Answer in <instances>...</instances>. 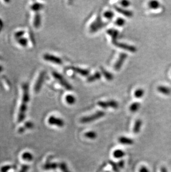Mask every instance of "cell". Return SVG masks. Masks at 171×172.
Returning a JSON list of instances; mask_svg holds the SVG:
<instances>
[{"instance_id": "21", "label": "cell", "mask_w": 171, "mask_h": 172, "mask_svg": "<svg viewBox=\"0 0 171 172\" xmlns=\"http://www.w3.org/2000/svg\"><path fill=\"white\" fill-rule=\"evenodd\" d=\"M43 7H44L43 4L39 2H35L31 6V10L36 12H36H39V11L42 10Z\"/></svg>"}, {"instance_id": "29", "label": "cell", "mask_w": 171, "mask_h": 172, "mask_svg": "<svg viewBox=\"0 0 171 172\" xmlns=\"http://www.w3.org/2000/svg\"><path fill=\"white\" fill-rule=\"evenodd\" d=\"M17 41L18 43L21 46H22V47H26L27 46L28 40L26 38H21L20 39H17Z\"/></svg>"}, {"instance_id": "25", "label": "cell", "mask_w": 171, "mask_h": 172, "mask_svg": "<svg viewBox=\"0 0 171 172\" xmlns=\"http://www.w3.org/2000/svg\"><path fill=\"white\" fill-rule=\"evenodd\" d=\"M66 101L67 103L68 104L72 105V104H74L75 103L76 98L73 95H68L66 96Z\"/></svg>"}, {"instance_id": "44", "label": "cell", "mask_w": 171, "mask_h": 172, "mask_svg": "<svg viewBox=\"0 0 171 172\" xmlns=\"http://www.w3.org/2000/svg\"><path fill=\"white\" fill-rule=\"evenodd\" d=\"M3 70H4L3 67L1 66V65H0V72H2L3 71Z\"/></svg>"}, {"instance_id": "31", "label": "cell", "mask_w": 171, "mask_h": 172, "mask_svg": "<svg viewBox=\"0 0 171 172\" xmlns=\"http://www.w3.org/2000/svg\"><path fill=\"white\" fill-rule=\"evenodd\" d=\"M103 16L106 18L108 19V20H111L115 16V14H114V12L112 11H107L104 13Z\"/></svg>"}, {"instance_id": "16", "label": "cell", "mask_w": 171, "mask_h": 172, "mask_svg": "<svg viewBox=\"0 0 171 172\" xmlns=\"http://www.w3.org/2000/svg\"><path fill=\"white\" fill-rule=\"evenodd\" d=\"M100 69H101V71L103 74V75L105 76V78L108 81H112L113 79V78H114L113 75H112L110 72H108L107 70H106L105 68H103V67H101Z\"/></svg>"}, {"instance_id": "43", "label": "cell", "mask_w": 171, "mask_h": 172, "mask_svg": "<svg viewBox=\"0 0 171 172\" xmlns=\"http://www.w3.org/2000/svg\"><path fill=\"white\" fill-rule=\"evenodd\" d=\"M160 171H161V172H167V169H166L165 167H162V168H161Z\"/></svg>"}, {"instance_id": "27", "label": "cell", "mask_w": 171, "mask_h": 172, "mask_svg": "<svg viewBox=\"0 0 171 172\" xmlns=\"http://www.w3.org/2000/svg\"><path fill=\"white\" fill-rule=\"evenodd\" d=\"M140 106H141V104L138 102L133 103V104H131V105L130 106L129 110H130V111H132L133 113L136 112L139 109Z\"/></svg>"}, {"instance_id": "33", "label": "cell", "mask_w": 171, "mask_h": 172, "mask_svg": "<svg viewBox=\"0 0 171 172\" xmlns=\"http://www.w3.org/2000/svg\"><path fill=\"white\" fill-rule=\"evenodd\" d=\"M13 167L10 165H6L0 168V172H8L12 169Z\"/></svg>"}, {"instance_id": "30", "label": "cell", "mask_w": 171, "mask_h": 172, "mask_svg": "<svg viewBox=\"0 0 171 172\" xmlns=\"http://www.w3.org/2000/svg\"><path fill=\"white\" fill-rule=\"evenodd\" d=\"M144 94V91L142 89H138L134 92V96L137 98H142Z\"/></svg>"}, {"instance_id": "22", "label": "cell", "mask_w": 171, "mask_h": 172, "mask_svg": "<svg viewBox=\"0 0 171 172\" xmlns=\"http://www.w3.org/2000/svg\"><path fill=\"white\" fill-rule=\"evenodd\" d=\"M22 158L25 161H31L33 159V156L30 152H25L22 154Z\"/></svg>"}, {"instance_id": "19", "label": "cell", "mask_w": 171, "mask_h": 172, "mask_svg": "<svg viewBox=\"0 0 171 172\" xmlns=\"http://www.w3.org/2000/svg\"><path fill=\"white\" fill-rule=\"evenodd\" d=\"M41 15H39V12H36L34 17V20H33L34 27L36 28H39L41 25Z\"/></svg>"}, {"instance_id": "14", "label": "cell", "mask_w": 171, "mask_h": 172, "mask_svg": "<svg viewBox=\"0 0 171 172\" xmlns=\"http://www.w3.org/2000/svg\"><path fill=\"white\" fill-rule=\"evenodd\" d=\"M58 167V164H57L56 163L48 162V163H45L43 166V169L45 171L55 170Z\"/></svg>"}, {"instance_id": "4", "label": "cell", "mask_w": 171, "mask_h": 172, "mask_svg": "<svg viewBox=\"0 0 171 172\" xmlns=\"http://www.w3.org/2000/svg\"><path fill=\"white\" fill-rule=\"evenodd\" d=\"M52 75L53 78L57 80V81L66 90L69 91H71L73 90L72 86L66 80L61 74L56 71H53L52 72Z\"/></svg>"}, {"instance_id": "23", "label": "cell", "mask_w": 171, "mask_h": 172, "mask_svg": "<svg viewBox=\"0 0 171 172\" xmlns=\"http://www.w3.org/2000/svg\"><path fill=\"white\" fill-rule=\"evenodd\" d=\"M148 5L149 6L150 8L156 10V9H157L160 7V4L157 1H149Z\"/></svg>"}, {"instance_id": "15", "label": "cell", "mask_w": 171, "mask_h": 172, "mask_svg": "<svg viewBox=\"0 0 171 172\" xmlns=\"http://www.w3.org/2000/svg\"><path fill=\"white\" fill-rule=\"evenodd\" d=\"M101 76H102V74L101 72H95L93 75L88 76L87 79V81L88 83H92L100 79L101 78Z\"/></svg>"}, {"instance_id": "37", "label": "cell", "mask_w": 171, "mask_h": 172, "mask_svg": "<svg viewBox=\"0 0 171 172\" xmlns=\"http://www.w3.org/2000/svg\"><path fill=\"white\" fill-rule=\"evenodd\" d=\"M30 169V166L26 165V164H23L22 165V167L20 169V171L19 172H27Z\"/></svg>"}, {"instance_id": "12", "label": "cell", "mask_w": 171, "mask_h": 172, "mask_svg": "<svg viewBox=\"0 0 171 172\" xmlns=\"http://www.w3.org/2000/svg\"><path fill=\"white\" fill-rule=\"evenodd\" d=\"M107 33H108L111 38L112 42L117 41V38L119 35V32L115 28H110L107 30Z\"/></svg>"}, {"instance_id": "39", "label": "cell", "mask_w": 171, "mask_h": 172, "mask_svg": "<svg viewBox=\"0 0 171 172\" xmlns=\"http://www.w3.org/2000/svg\"><path fill=\"white\" fill-rule=\"evenodd\" d=\"M139 172H149V169L145 166H142L140 168Z\"/></svg>"}, {"instance_id": "13", "label": "cell", "mask_w": 171, "mask_h": 172, "mask_svg": "<svg viewBox=\"0 0 171 172\" xmlns=\"http://www.w3.org/2000/svg\"><path fill=\"white\" fill-rule=\"evenodd\" d=\"M114 8H115V9L116 11H117L118 12L120 13L121 14L125 16L131 17L133 15L132 11L122 8L121 7H118L117 6H115Z\"/></svg>"}, {"instance_id": "45", "label": "cell", "mask_w": 171, "mask_h": 172, "mask_svg": "<svg viewBox=\"0 0 171 172\" xmlns=\"http://www.w3.org/2000/svg\"><path fill=\"white\" fill-rule=\"evenodd\" d=\"M2 28H0V33H1V31H2Z\"/></svg>"}, {"instance_id": "5", "label": "cell", "mask_w": 171, "mask_h": 172, "mask_svg": "<svg viewBox=\"0 0 171 172\" xmlns=\"http://www.w3.org/2000/svg\"><path fill=\"white\" fill-rule=\"evenodd\" d=\"M97 104L98 105L103 109H107L108 108H111L113 109H117L118 107V102L113 100H109L106 101H100L97 103Z\"/></svg>"}, {"instance_id": "38", "label": "cell", "mask_w": 171, "mask_h": 172, "mask_svg": "<svg viewBox=\"0 0 171 172\" xmlns=\"http://www.w3.org/2000/svg\"><path fill=\"white\" fill-rule=\"evenodd\" d=\"M120 4L125 7H127L130 5V2L128 1H122L120 2Z\"/></svg>"}, {"instance_id": "28", "label": "cell", "mask_w": 171, "mask_h": 172, "mask_svg": "<svg viewBox=\"0 0 171 172\" xmlns=\"http://www.w3.org/2000/svg\"><path fill=\"white\" fill-rule=\"evenodd\" d=\"M58 167L60 168L62 172H71L65 162H61L60 164H58Z\"/></svg>"}, {"instance_id": "20", "label": "cell", "mask_w": 171, "mask_h": 172, "mask_svg": "<svg viewBox=\"0 0 171 172\" xmlns=\"http://www.w3.org/2000/svg\"><path fill=\"white\" fill-rule=\"evenodd\" d=\"M142 122L141 120L140 119H138L136 121V122L134 123V125L133 127V133L135 134H137L140 132L141 129L142 127Z\"/></svg>"}, {"instance_id": "2", "label": "cell", "mask_w": 171, "mask_h": 172, "mask_svg": "<svg viewBox=\"0 0 171 172\" xmlns=\"http://www.w3.org/2000/svg\"><path fill=\"white\" fill-rule=\"evenodd\" d=\"M107 24V23L106 22L103 21L101 16V14L99 13L96 17V18L95 19V20L90 25L89 31L91 33H96L99 30H101L106 26Z\"/></svg>"}, {"instance_id": "42", "label": "cell", "mask_w": 171, "mask_h": 172, "mask_svg": "<svg viewBox=\"0 0 171 172\" xmlns=\"http://www.w3.org/2000/svg\"><path fill=\"white\" fill-rule=\"evenodd\" d=\"M3 27H4V22L0 18V28H3Z\"/></svg>"}, {"instance_id": "34", "label": "cell", "mask_w": 171, "mask_h": 172, "mask_svg": "<svg viewBox=\"0 0 171 172\" xmlns=\"http://www.w3.org/2000/svg\"><path fill=\"white\" fill-rule=\"evenodd\" d=\"M25 31H23V30L18 31L15 33V37L17 39H20V38H22V36L25 35Z\"/></svg>"}, {"instance_id": "46", "label": "cell", "mask_w": 171, "mask_h": 172, "mask_svg": "<svg viewBox=\"0 0 171 172\" xmlns=\"http://www.w3.org/2000/svg\"></svg>"}, {"instance_id": "7", "label": "cell", "mask_w": 171, "mask_h": 172, "mask_svg": "<svg viewBox=\"0 0 171 172\" xmlns=\"http://www.w3.org/2000/svg\"><path fill=\"white\" fill-rule=\"evenodd\" d=\"M45 75H46V72L44 71L41 72V73L39 74V77L37 78V80L35 85H34V90L36 93L39 92L41 89L42 84L44 82Z\"/></svg>"}, {"instance_id": "24", "label": "cell", "mask_w": 171, "mask_h": 172, "mask_svg": "<svg viewBox=\"0 0 171 172\" xmlns=\"http://www.w3.org/2000/svg\"><path fill=\"white\" fill-rule=\"evenodd\" d=\"M113 156L116 158L117 159H120V158H123L125 155V153L121 149H117V150H115L113 153Z\"/></svg>"}, {"instance_id": "10", "label": "cell", "mask_w": 171, "mask_h": 172, "mask_svg": "<svg viewBox=\"0 0 171 172\" xmlns=\"http://www.w3.org/2000/svg\"><path fill=\"white\" fill-rule=\"evenodd\" d=\"M127 56L128 55L126 53H121L120 54V55L119 56V57H118V59L117 60L115 65H114V68L116 71H118L121 69L124 62L127 59Z\"/></svg>"}, {"instance_id": "1", "label": "cell", "mask_w": 171, "mask_h": 172, "mask_svg": "<svg viewBox=\"0 0 171 172\" xmlns=\"http://www.w3.org/2000/svg\"><path fill=\"white\" fill-rule=\"evenodd\" d=\"M22 97L21 104L18 111L17 121L18 122H21L24 120L26 117V114L27 109V104L30 101V92L29 86L28 84H22Z\"/></svg>"}, {"instance_id": "32", "label": "cell", "mask_w": 171, "mask_h": 172, "mask_svg": "<svg viewBox=\"0 0 171 172\" xmlns=\"http://www.w3.org/2000/svg\"><path fill=\"white\" fill-rule=\"evenodd\" d=\"M125 23H126L125 20L121 17L117 18L115 21V24L118 26H123V25H125Z\"/></svg>"}, {"instance_id": "6", "label": "cell", "mask_w": 171, "mask_h": 172, "mask_svg": "<svg viewBox=\"0 0 171 172\" xmlns=\"http://www.w3.org/2000/svg\"><path fill=\"white\" fill-rule=\"evenodd\" d=\"M48 122L51 125H54L60 128H62L65 125L64 121L59 117L55 116H51L48 119Z\"/></svg>"}, {"instance_id": "9", "label": "cell", "mask_w": 171, "mask_h": 172, "mask_svg": "<svg viewBox=\"0 0 171 172\" xmlns=\"http://www.w3.org/2000/svg\"><path fill=\"white\" fill-rule=\"evenodd\" d=\"M43 57L44 60L51 62L53 64H56L57 65H62L63 63L61 58L51 54H45L43 56Z\"/></svg>"}, {"instance_id": "35", "label": "cell", "mask_w": 171, "mask_h": 172, "mask_svg": "<svg viewBox=\"0 0 171 172\" xmlns=\"http://www.w3.org/2000/svg\"><path fill=\"white\" fill-rule=\"evenodd\" d=\"M23 127L26 128V129H31L34 127V124L31 122H27L25 123Z\"/></svg>"}, {"instance_id": "26", "label": "cell", "mask_w": 171, "mask_h": 172, "mask_svg": "<svg viewBox=\"0 0 171 172\" xmlns=\"http://www.w3.org/2000/svg\"><path fill=\"white\" fill-rule=\"evenodd\" d=\"M84 136L89 139H95L97 138V134L94 131H89L84 134Z\"/></svg>"}, {"instance_id": "40", "label": "cell", "mask_w": 171, "mask_h": 172, "mask_svg": "<svg viewBox=\"0 0 171 172\" xmlns=\"http://www.w3.org/2000/svg\"><path fill=\"white\" fill-rule=\"evenodd\" d=\"M26 130V128H25L24 127H20L18 129V132L20 134H22L24 133Z\"/></svg>"}, {"instance_id": "3", "label": "cell", "mask_w": 171, "mask_h": 172, "mask_svg": "<svg viewBox=\"0 0 171 172\" xmlns=\"http://www.w3.org/2000/svg\"><path fill=\"white\" fill-rule=\"evenodd\" d=\"M105 115V113L103 111H97L94 114L88 117H83L81 119L80 122L82 123H89L92 122L99 119H100Z\"/></svg>"}, {"instance_id": "11", "label": "cell", "mask_w": 171, "mask_h": 172, "mask_svg": "<svg viewBox=\"0 0 171 172\" xmlns=\"http://www.w3.org/2000/svg\"><path fill=\"white\" fill-rule=\"evenodd\" d=\"M70 69L73 70V71L78 73L83 76H88L89 74V70H88L87 69H84L75 67H70Z\"/></svg>"}, {"instance_id": "17", "label": "cell", "mask_w": 171, "mask_h": 172, "mask_svg": "<svg viewBox=\"0 0 171 172\" xmlns=\"http://www.w3.org/2000/svg\"><path fill=\"white\" fill-rule=\"evenodd\" d=\"M119 142L124 145H132L134 143V141L132 139H130L126 137H121L118 139Z\"/></svg>"}, {"instance_id": "41", "label": "cell", "mask_w": 171, "mask_h": 172, "mask_svg": "<svg viewBox=\"0 0 171 172\" xmlns=\"http://www.w3.org/2000/svg\"><path fill=\"white\" fill-rule=\"evenodd\" d=\"M117 165H118V166L119 168H122L123 167H124L125 163H124V161H120V162H118V163L117 164Z\"/></svg>"}, {"instance_id": "36", "label": "cell", "mask_w": 171, "mask_h": 172, "mask_svg": "<svg viewBox=\"0 0 171 172\" xmlns=\"http://www.w3.org/2000/svg\"><path fill=\"white\" fill-rule=\"evenodd\" d=\"M110 163L111 164V166L113 168V169L115 172H119V167L118 166L117 164H116L115 163L111 161H110Z\"/></svg>"}, {"instance_id": "18", "label": "cell", "mask_w": 171, "mask_h": 172, "mask_svg": "<svg viewBox=\"0 0 171 172\" xmlns=\"http://www.w3.org/2000/svg\"><path fill=\"white\" fill-rule=\"evenodd\" d=\"M158 91L163 94V95H169L171 94V89L167 87V86H160L158 87L157 88Z\"/></svg>"}, {"instance_id": "8", "label": "cell", "mask_w": 171, "mask_h": 172, "mask_svg": "<svg viewBox=\"0 0 171 172\" xmlns=\"http://www.w3.org/2000/svg\"><path fill=\"white\" fill-rule=\"evenodd\" d=\"M115 46L117 47L121 48L122 49H123L125 50H127L128 51L131 52H135L137 51V49L135 46H132V45H129L126 44L124 43H121L116 41L115 42H112Z\"/></svg>"}]
</instances>
